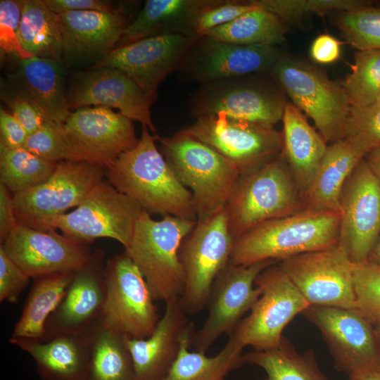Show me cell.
Masks as SVG:
<instances>
[{"label":"cell","instance_id":"cell-1","mask_svg":"<svg viewBox=\"0 0 380 380\" xmlns=\"http://www.w3.org/2000/svg\"><path fill=\"white\" fill-rule=\"evenodd\" d=\"M146 126L132 148L106 170L107 180L150 215L197 221L191 192L177 178Z\"/></svg>","mask_w":380,"mask_h":380},{"label":"cell","instance_id":"cell-2","mask_svg":"<svg viewBox=\"0 0 380 380\" xmlns=\"http://www.w3.org/2000/svg\"><path fill=\"white\" fill-rule=\"evenodd\" d=\"M339 224L340 212L307 208L264 222L234 240L229 263L250 265L265 260L279 262L338 244Z\"/></svg>","mask_w":380,"mask_h":380},{"label":"cell","instance_id":"cell-3","mask_svg":"<svg viewBox=\"0 0 380 380\" xmlns=\"http://www.w3.org/2000/svg\"><path fill=\"white\" fill-rule=\"evenodd\" d=\"M155 137L177 178L191 192L197 222L223 210L241 176L236 167L182 131L171 137Z\"/></svg>","mask_w":380,"mask_h":380},{"label":"cell","instance_id":"cell-4","mask_svg":"<svg viewBox=\"0 0 380 380\" xmlns=\"http://www.w3.org/2000/svg\"><path fill=\"white\" fill-rule=\"evenodd\" d=\"M306 208L281 153L241 175L227 204L229 231L235 240L254 227Z\"/></svg>","mask_w":380,"mask_h":380},{"label":"cell","instance_id":"cell-5","mask_svg":"<svg viewBox=\"0 0 380 380\" xmlns=\"http://www.w3.org/2000/svg\"><path fill=\"white\" fill-rule=\"evenodd\" d=\"M196 222L172 215L154 220L144 210L137 221L125 253L140 270L155 300L181 298L185 277L179 250Z\"/></svg>","mask_w":380,"mask_h":380},{"label":"cell","instance_id":"cell-6","mask_svg":"<svg viewBox=\"0 0 380 380\" xmlns=\"http://www.w3.org/2000/svg\"><path fill=\"white\" fill-rule=\"evenodd\" d=\"M261 295L251 312L229 334L238 348L251 346L255 350L277 347L286 325L310 306L279 265L262 271L255 280Z\"/></svg>","mask_w":380,"mask_h":380},{"label":"cell","instance_id":"cell-7","mask_svg":"<svg viewBox=\"0 0 380 380\" xmlns=\"http://www.w3.org/2000/svg\"><path fill=\"white\" fill-rule=\"evenodd\" d=\"M270 71L326 142L344 138L350 105L343 87L318 69L288 58L280 57Z\"/></svg>","mask_w":380,"mask_h":380},{"label":"cell","instance_id":"cell-8","mask_svg":"<svg viewBox=\"0 0 380 380\" xmlns=\"http://www.w3.org/2000/svg\"><path fill=\"white\" fill-rule=\"evenodd\" d=\"M142 211L135 201L103 178L75 210L45 220L39 230L58 229L83 243L110 238L126 248Z\"/></svg>","mask_w":380,"mask_h":380},{"label":"cell","instance_id":"cell-9","mask_svg":"<svg viewBox=\"0 0 380 380\" xmlns=\"http://www.w3.org/2000/svg\"><path fill=\"white\" fill-rule=\"evenodd\" d=\"M234 241L225 208L197 222L182 241L179 259L185 284L181 300L187 315L200 312L208 303L215 279L229 263Z\"/></svg>","mask_w":380,"mask_h":380},{"label":"cell","instance_id":"cell-10","mask_svg":"<svg viewBox=\"0 0 380 380\" xmlns=\"http://www.w3.org/2000/svg\"><path fill=\"white\" fill-rule=\"evenodd\" d=\"M104 275L106 293L101 321L126 338L148 337L161 317L140 270L124 252L107 260Z\"/></svg>","mask_w":380,"mask_h":380},{"label":"cell","instance_id":"cell-11","mask_svg":"<svg viewBox=\"0 0 380 380\" xmlns=\"http://www.w3.org/2000/svg\"><path fill=\"white\" fill-rule=\"evenodd\" d=\"M233 163L241 175L268 162L281 151V134L274 127L234 118L224 112L196 118L181 129Z\"/></svg>","mask_w":380,"mask_h":380},{"label":"cell","instance_id":"cell-12","mask_svg":"<svg viewBox=\"0 0 380 380\" xmlns=\"http://www.w3.org/2000/svg\"><path fill=\"white\" fill-rule=\"evenodd\" d=\"M106 176L104 167L82 161L62 160L44 183L13 194L18 224L39 229L46 220L77 207Z\"/></svg>","mask_w":380,"mask_h":380},{"label":"cell","instance_id":"cell-13","mask_svg":"<svg viewBox=\"0 0 380 380\" xmlns=\"http://www.w3.org/2000/svg\"><path fill=\"white\" fill-rule=\"evenodd\" d=\"M133 121L104 106L82 107L71 112L63 125L67 160L82 161L105 169L139 139Z\"/></svg>","mask_w":380,"mask_h":380},{"label":"cell","instance_id":"cell-14","mask_svg":"<svg viewBox=\"0 0 380 380\" xmlns=\"http://www.w3.org/2000/svg\"><path fill=\"white\" fill-rule=\"evenodd\" d=\"M279 265L310 305L355 309L353 263L338 244L288 258Z\"/></svg>","mask_w":380,"mask_h":380},{"label":"cell","instance_id":"cell-15","mask_svg":"<svg viewBox=\"0 0 380 380\" xmlns=\"http://www.w3.org/2000/svg\"><path fill=\"white\" fill-rule=\"evenodd\" d=\"M302 314L319 329L338 372L349 376L380 367L374 326L357 310L310 305Z\"/></svg>","mask_w":380,"mask_h":380},{"label":"cell","instance_id":"cell-16","mask_svg":"<svg viewBox=\"0 0 380 380\" xmlns=\"http://www.w3.org/2000/svg\"><path fill=\"white\" fill-rule=\"evenodd\" d=\"M339 212L338 246L353 263L367 261L380 235V182L365 158L343 186Z\"/></svg>","mask_w":380,"mask_h":380},{"label":"cell","instance_id":"cell-17","mask_svg":"<svg viewBox=\"0 0 380 380\" xmlns=\"http://www.w3.org/2000/svg\"><path fill=\"white\" fill-rule=\"evenodd\" d=\"M265 260L250 265L229 263L218 274L208 298V314L201 328L195 331L191 344L205 353L222 334H229L261 295L255 280L267 267L278 263Z\"/></svg>","mask_w":380,"mask_h":380},{"label":"cell","instance_id":"cell-18","mask_svg":"<svg viewBox=\"0 0 380 380\" xmlns=\"http://www.w3.org/2000/svg\"><path fill=\"white\" fill-rule=\"evenodd\" d=\"M201 37L162 34L115 47L94 67H112L129 77L155 101L160 84L184 66L186 56Z\"/></svg>","mask_w":380,"mask_h":380},{"label":"cell","instance_id":"cell-19","mask_svg":"<svg viewBox=\"0 0 380 380\" xmlns=\"http://www.w3.org/2000/svg\"><path fill=\"white\" fill-rule=\"evenodd\" d=\"M7 255L31 278L77 272L91 259L87 246L55 230L18 224L1 243Z\"/></svg>","mask_w":380,"mask_h":380},{"label":"cell","instance_id":"cell-20","mask_svg":"<svg viewBox=\"0 0 380 380\" xmlns=\"http://www.w3.org/2000/svg\"><path fill=\"white\" fill-rule=\"evenodd\" d=\"M239 78L203 84L191 101L196 118L224 112L229 116L274 127L286 103L265 86Z\"/></svg>","mask_w":380,"mask_h":380},{"label":"cell","instance_id":"cell-21","mask_svg":"<svg viewBox=\"0 0 380 380\" xmlns=\"http://www.w3.org/2000/svg\"><path fill=\"white\" fill-rule=\"evenodd\" d=\"M70 108H115L153 132L151 106L154 101L125 73L112 67H93L77 75L68 96Z\"/></svg>","mask_w":380,"mask_h":380},{"label":"cell","instance_id":"cell-22","mask_svg":"<svg viewBox=\"0 0 380 380\" xmlns=\"http://www.w3.org/2000/svg\"><path fill=\"white\" fill-rule=\"evenodd\" d=\"M103 254L97 251L75 273L57 308L48 318L42 341L65 334H84L102 315L106 298Z\"/></svg>","mask_w":380,"mask_h":380},{"label":"cell","instance_id":"cell-23","mask_svg":"<svg viewBox=\"0 0 380 380\" xmlns=\"http://www.w3.org/2000/svg\"><path fill=\"white\" fill-rule=\"evenodd\" d=\"M280 57L275 46L234 44L201 36L184 65L191 76L205 84L270 70Z\"/></svg>","mask_w":380,"mask_h":380},{"label":"cell","instance_id":"cell-24","mask_svg":"<svg viewBox=\"0 0 380 380\" xmlns=\"http://www.w3.org/2000/svg\"><path fill=\"white\" fill-rule=\"evenodd\" d=\"M192 324L178 298L165 302L164 313L148 337L127 338L137 380H161L166 375L178 355L184 334Z\"/></svg>","mask_w":380,"mask_h":380},{"label":"cell","instance_id":"cell-25","mask_svg":"<svg viewBox=\"0 0 380 380\" xmlns=\"http://www.w3.org/2000/svg\"><path fill=\"white\" fill-rule=\"evenodd\" d=\"M58 15L63 53L70 58L103 57L115 49L127 25L118 10L69 11Z\"/></svg>","mask_w":380,"mask_h":380},{"label":"cell","instance_id":"cell-26","mask_svg":"<svg viewBox=\"0 0 380 380\" xmlns=\"http://www.w3.org/2000/svg\"><path fill=\"white\" fill-rule=\"evenodd\" d=\"M9 342L32 357L42 380H88V333L61 335L45 341L9 338Z\"/></svg>","mask_w":380,"mask_h":380},{"label":"cell","instance_id":"cell-27","mask_svg":"<svg viewBox=\"0 0 380 380\" xmlns=\"http://www.w3.org/2000/svg\"><path fill=\"white\" fill-rule=\"evenodd\" d=\"M221 0H147L137 17L125 28L120 45L162 34L196 36L198 16ZM198 37V36H196Z\"/></svg>","mask_w":380,"mask_h":380},{"label":"cell","instance_id":"cell-28","mask_svg":"<svg viewBox=\"0 0 380 380\" xmlns=\"http://www.w3.org/2000/svg\"><path fill=\"white\" fill-rule=\"evenodd\" d=\"M281 121V153L305 201L306 194L328 145L293 103H286Z\"/></svg>","mask_w":380,"mask_h":380},{"label":"cell","instance_id":"cell-29","mask_svg":"<svg viewBox=\"0 0 380 380\" xmlns=\"http://www.w3.org/2000/svg\"><path fill=\"white\" fill-rule=\"evenodd\" d=\"M366 153L347 137L327 146L305 196L306 208L339 212L342 189Z\"/></svg>","mask_w":380,"mask_h":380},{"label":"cell","instance_id":"cell-30","mask_svg":"<svg viewBox=\"0 0 380 380\" xmlns=\"http://www.w3.org/2000/svg\"><path fill=\"white\" fill-rule=\"evenodd\" d=\"M18 91L31 99L50 121L63 125L70 113L58 61L33 56L20 59L15 74Z\"/></svg>","mask_w":380,"mask_h":380},{"label":"cell","instance_id":"cell-31","mask_svg":"<svg viewBox=\"0 0 380 380\" xmlns=\"http://www.w3.org/2000/svg\"><path fill=\"white\" fill-rule=\"evenodd\" d=\"M75 272L52 273L34 278L10 338L44 340L46 321L62 301Z\"/></svg>","mask_w":380,"mask_h":380},{"label":"cell","instance_id":"cell-32","mask_svg":"<svg viewBox=\"0 0 380 380\" xmlns=\"http://www.w3.org/2000/svg\"><path fill=\"white\" fill-rule=\"evenodd\" d=\"M194 331L192 324L182 337L175 360L161 380H221L229 372L243 365V350L229 339L213 357H208L201 352L189 351Z\"/></svg>","mask_w":380,"mask_h":380},{"label":"cell","instance_id":"cell-33","mask_svg":"<svg viewBox=\"0 0 380 380\" xmlns=\"http://www.w3.org/2000/svg\"><path fill=\"white\" fill-rule=\"evenodd\" d=\"M242 360L243 364L258 366L265 372L266 377L262 380H329L320 369L313 350L298 353L284 336L277 347L243 353Z\"/></svg>","mask_w":380,"mask_h":380},{"label":"cell","instance_id":"cell-34","mask_svg":"<svg viewBox=\"0 0 380 380\" xmlns=\"http://www.w3.org/2000/svg\"><path fill=\"white\" fill-rule=\"evenodd\" d=\"M90 341L88 380H137L127 338L101 319L87 332Z\"/></svg>","mask_w":380,"mask_h":380},{"label":"cell","instance_id":"cell-35","mask_svg":"<svg viewBox=\"0 0 380 380\" xmlns=\"http://www.w3.org/2000/svg\"><path fill=\"white\" fill-rule=\"evenodd\" d=\"M20 40L31 56L59 60L63 42L58 15L44 0H23Z\"/></svg>","mask_w":380,"mask_h":380},{"label":"cell","instance_id":"cell-36","mask_svg":"<svg viewBox=\"0 0 380 380\" xmlns=\"http://www.w3.org/2000/svg\"><path fill=\"white\" fill-rule=\"evenodd\" d=\"M286 32L284 22L258 7L230 23L208 30L203 36L234 44L276 46L284 42Z\"/></svg>","mask_w":380,"mask_h":380},{"label":"cell","instance_id":"cell-37","mask_svg":"<svg viewBox=\"0 0 380 380\" xmlns=\"http://www.w3.org/2000/svg\"><path fill=\"white\" fill-rule=\"evenodd\" d=\"M58 163L32 153L25 148H11L0 142V183L12 194L45 182L54 172Z\"/></svg>","mask_w":380,"mask_h":380},{"label":"cell","instance_id":"cell-38","mask_svg":"<svg viewBox=\"0 0 380 380\" xmlns=\"http://www.w3.org/2000/svg\"><path fill=\"white\" fill-rule=\"evenodd\" d=\"M343 88L350 106L362 107L377 102L380 95V50H358L351 72Z\"/></svg>","mask_w":380,"mask_h":380},{"label":"cell","instance_id":"cell-39","mask_svg":"<svg viewBox=\"0 0 380 380\" xmlns=\"http://www.w3.org/2000/svg\"><path fill=\"white\" fill-rule=\"evenodd\" d=\"M258 7L277 16L283 22L297 20L312 13L346 12L372 6L367 0H253Z\"/></svg>","mask_w":380,"mask_h":380},{"label":"cell","instance_id":"cell-40","mask_svg":"<svg viewBox=\"0 0 380 380\" xmlns=\"http://www.w3.org/2000/svg\"><path fill=\"white\" fill-rule=\"evenodd\" d=\"M335 21L347 42L357 51L380 50V8L340 12Z\"/></svg>","mask_w":380,"mask_h":380},{"label":"cell","instance_id":"cell-41","mask_svg":"<svg viewBox=\"0 0 380 380\" xmlns=\"http://www.w3.org/2000/svg\"><path fill=\"white\" fill-rule=\"evenodd\" d=\"M355 310L372 324L380 321V265L353 263Z\"/></svg>","mask_w":380,"mask_h":380},{"label":"cell","instance_id":"cell-42","mask_svg":"<svg viewBox=\"0 0 380 380\" xmlns=\"http://www.w3.org/2000/svg\"><path fill=\"white\" fill-rule=\"evenodd\" d=\"M344 137L349 138L366 155L380 146V102L362 106H350Z\"/></svg>","mask_w":380,"mask_h":380},{"label":"cell","instance_id":"cell-43","mask_svg":"<svg viewBox=\"0 0 380 380\" xmlns=\"http://www.w3.org/2000/svg\"><path fill=\"white\" fill-rule=\"evenodd\" d=\"M63 125L46 121L37 130L27 136L23 148L51 162L67 160L68 149Z\"/></svg>","mask_w":380,"mask_h":380},{"label":"cell","instance_id":"cell-44","mask_svg":"<svg viewBox=\"0 0 380 380\" xmlns=\"http://www.w3.org/2000/svg\"><path fill=\"white\" fill-rule=\"evenodd\" d=\"M22 11L23 0L0 1V48L1 54L26 59L33 56L23 48L20 40Z\"/></svg>","mask_w":380,"mask_h":380},{"label":"cell","instance_id":"cell-45","mask_svg":"<svg viewBox=\"0 0 380 380\" xmlns=\"http://www.w3.org/2000/svg\"><path fill=\"white\" fill-rule=\"evenodd\" d=\"M258 7L251 1L248 3L224 1L222 4L205 11L198 16L195 34L201 37L208 30L230 23Z\"/></svg>","mask_w":380,"mask_h":380},{"label":"cell","instance_id":"cell-46","mask_svg":"<svg viewBox=\"0 0 380 380\" xmlns=\"http://www.w3.org/2000/svg\"><path fill=\"white\" fill-rule=\"evenodd\" d=\"M30 279L0 246V302L17 303Z\"/></svg>","mask_w":380,"mask_h":380},{"label":"cell","instance_id":"cell-47","mask_svg":"<svg viewBox=\"0 0 380 380\" xmlns=\"http://www.w3.org/2000/svg\"><path fill=\"white\" fill-rule=\"evenodd\" d=\"M1 99L22 125L27 136L34 132L49 120L38 106L20 91L1 92Z\"/></svg>","mask_w":380,"mask_h":380},{"label":"cell","instance_id":"cell-48","mask_svg":"<svg viewBox=\"0 0 380 380\" xmlns=\"http://www.w3.org/2000/svg\"><path fill=\"white\" fill-rule=\"evenodd\" d=\"M0 142L11 148L24 146L27 134L22 125L12 114L0 109Z\"/></svg>","mask_w":380,"mask_h":380},{"label":"cell","instance_id":"cell-49","mask_svg":"<svg viewBox=\"0 0 380 380\" xmlns=\"http://www.w3.org/2000/svg\"><path fill=\"white\" fill-rule=\"evenodd\" d=\"M310 54L313 61L318 63H331L340 56V42L330 34H320L313 40Z\"/></svg>","mask_w":380,"mask_h":380},{"label":"cell","instance_id":"cell-50","mask_svg":"<svg viewBox=\"0 0 380 380\" xmlns=\"http://www.w3.org/2000/svg\"><path fill=\"white\" fill-rule=\"evenodd\" d=\"M55 13L69 11H99L111 12L115 10L110 3L100 0H44Z\"/></svg>","mask_w":380,"mask_h":380},{"label":"cell","instance_id":"cell-51","mask_svg":"<svg viewBox=\"0 0 380 380\" xmlns=\"http://www.w3.org/2000/svg\"><path fill=\"white\" fill-rule=\"evenodd\" d=\"M18 224L13 201V194L0 183V241L2 243Z\"/></svg>","mask_w":380,"mask_h":380},{"label":"cell","instance_id":"cell-52","mask_svg":"<svg viewBox=\"0 0 380 380\" xmlns=\"http://www.w3.org/2000/svg\"><path fill=\"white\" fill-rule=\"evenodd\" d=\"M365 159L380 182V146L368 153Z\"/></svg>","mask_w":380,"mask_h":380},{"label":"cell","instance_id":"cell-53","mask_svg":"<svg viewBox=\"0 0 380 380\" xmlns=\"http://www.w3.org/2000/svg\"><path fill=\"white\" fill-rule=\"evenodd\" d=\"M348 380H380V367L353 374Z\"/></svg>","mask_w":380,"mask_h":380},{"label":"cell","instance_id":"cell-54","mask_svg":"<svg viewBox=\"0 0 380 380\" xmlns=\"http://www.w3.org/2000/svg\"><path fill=\"white\" fill-rule=\"evenodd\" d=\"M367 261L380 265V235Z\"/></svg>","mask_w":380,"mask_h":380},{"label":"cell","instance_id":"cell-55","mask_svg":"<svg viewBox=\"0 0 380 380\" xmlns=\"http://www.w3.org/2000/svg\"><path fill=\"white\" fill-rule=\"evenodd\" d=\"M373 326H374V334H375L379 346L380 348V321L374 323Z\"/></svg>","mask_w":380,"mask_h":380},{"label":"cell","instance_id":"cell-56","mask_svg":"<svg viewBox=\"0 0 380 380\" xmlns=\"http://www.w3.org/2000/svg\"><path fill=\"white\" fill-rule=\"evenodd\" d=\"M377 4H378V6L376 7L380 8V3H378Z\"/></svg>","mask_w":380,"mask_h":380},{"label":"cell","instance_id":"cell-57","mask_svg":"<svg viewBox=\"0 0 380 380\" xmlns=\"http://www.w3.org/2000/svg\"><path fill=\"white\" fill-rule=\"evenodd\" d=\"M378 101V102H380V95H379V99H378V101Z\"/></svg>","mask_w":380,"mask_h":380},{"label":"cell","instance_id":"cell-58","mask_svg":"<svg viewBox=\"0 0 380 380\" xmlns=\"http://www.w3.org/2000/svg\"><path fill=\"white\" fill-rule=\"evenodd\" d=\"M221 380H225V379H221Z\"/></svg>","mask_w":380,"mask_h":380}]
</instances>
